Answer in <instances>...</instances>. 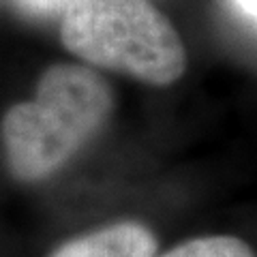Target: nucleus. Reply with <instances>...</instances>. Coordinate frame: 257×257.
Masks as SVG:
<instances>
[{
  "mask_svg": "<svg viewBox=\"0 0 257 257\" xmlns=\"http://www.w3.org/2000/svg\"><path fill=\"white\" fill-rule=\"evenodd\" d=\"M234 5L244 13V18L255 22V9H257V0H234Z\"/></svg>",
  "mask_w": 257,
  "mask_h": 257,
  "instance_id": "nucleus-6",
  "label": "nucleus"
},
{
  "mask_svg": "<svg viewBox=\"0 0 257 257\" xmlns=\"http://www.w3.org/2000/svg\"><path fill=\"white\" fill-rule=\"evenodd\" d=\"M111 107L105 82L84 67L60 64L43 75L35 101L15 105L3 135L15 176L52 174L99 128Z\"/></svg>",
  "mask_w": 257,
  "mask_h": 257,
  "instance_id": "nucleus-1",
  "label": "nucleus"
},
{
  "mask_svg": "<svg viewBox=\"0 0 257 257\" xmlns=\"http://www.w3.org/2000/svg\"><path fill=\"white\" fill-rule=\"evenodd\" d=\"M161 257H255L242 240L234 236H206L174 246Z\"/></svg>",
  "mask_w": 257,
  "mask_h": 257,
  "instance_id": "nucleus-4",
  "label": "nucleus"
},
{
  "mask_svg": "<svg viewBox=\"0 0 257 257\" xmlns=\"http://www.w3.org/2000/svg\"><path fill=\"white\" fill-rule=\"evenodd\" d=\"M62 41L88 62L159 86L187 64L174 26L146 0H75L64 11Z\"/></svg>",
  "mask_w": 257,
  "mask_h": 257,
  "instance_id": "nucleus-2",
  "label": "nucleus"
},
{
  "mask_svg": "<svg viewBox=\"0 0 257 257\" xmlns=\"http://www.w3.org/2000/svg\"><path fill=\"white\" fill-rule=\"evenodd\" d=\"M157 240L138 223L109 225L71 240L52 257H155Z\"/></svg>",
  "mask_w": 257,
  "mask_h": 257,
  "instance_id": "nucleus-3",
  "label": "nucleus"
},
{
  "mask_svg": "<svg viewBox=\"0 0 257 257\" xmlns=\"http://www.w3.org/2000/svg\"><path fill=\"white\" fill-rule=\"evenodd\" d=\"M15 3L32 15H58L67 11L75 0H15Z\"/></svg>",
  "mask_w": 257,
  "mask_h": 257,
  "instance_id": "nucleus-5",
  "label": "nucleus"
}]
</instances>
